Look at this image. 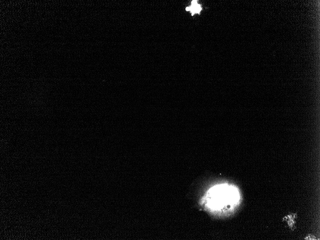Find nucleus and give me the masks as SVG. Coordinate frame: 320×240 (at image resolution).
Instances as JSON below:
<instances>
[{"mask_svg":"<svg viewBox=\"0 0 320 240\" xmlns=\"http://www.w3.org/2000/svg\"><path fill=\"white\" fill-rule=\"evenodd\" d=\"M211 203L212 205L215 206L223 203H233L237 200V193L235 190L230 188H226L225 187H218L211 190L210 194ZM220 205V206H221Z\"/></svg>","mask_w":320,"mask_h":240,"instance_id":"f257e3e1","label":"nucleus"},{"mask_svg":"<svg viewBox=\"0 0 320 240\" xmlns=\"http://www.w3.org/2000/svg\"><path fill=\"white\" fill-rule=\"evenodd\" d=\"M198 4V2L196 1H192V4L194 5V4Z\"/></svg>","mask_w":320,"mask_h":240,"instance_id":"7ed1b4c3","label":"nucleus"},{"mask_svg":"<svg viewBox=\"0 0 320 240\" xmlns=\"http://www.w3.org/2000/svg\"><path fill=\"white\" fill-rule=\"evenodd\" d=\"M201 10V6L198 4H194V5L192 4L190 7H188L186 8V10L187 11H190L192 16L195 13H199Z\"/></svg>","mask_w":320,"mask_h":240,"instance_id":"f03ea898","label":"nucleus"}]
</instances>
